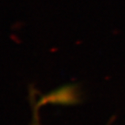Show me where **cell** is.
<instances>
[{"label":"cell","instance_id":"cell-1","mask_svg":"<svg viewBox=\"0 0 125 125\" xmlns=\"http://www.w3.org/2000/svg\"><path fill=\"white\" fill-rule=\"evenodd\" d=\"M33 125H39L38 122H37V120H36V122H35V123H34V124H33Z\"/></svg>","mask_w":125,"mask_h":125}]
</instances>
